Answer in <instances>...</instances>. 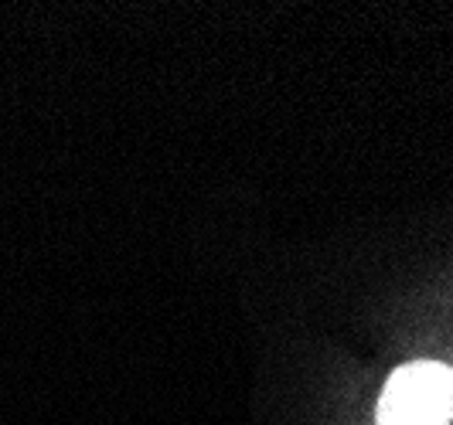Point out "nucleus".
I'll return each mask as SVG.
<instances>
[{"mask_svg": "<svg viewBox=\"0 0 453 425\" xmlns=\"http://www.w3.org/2000/svg\"><path fill=\"white\" fill-rule=\"evenodd\" d=\"M453 371L443 364H409L388 378L379 425H450Z\"/></svg>", "mask_w": 453, "mask_h": 425, "instance_id": "nucleus-1", "label": "nucleus"}]
</instances>
